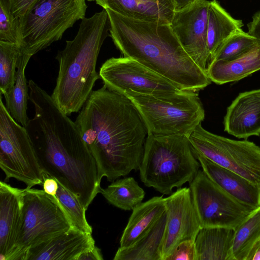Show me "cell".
I'll return each mask as SVG.
<instances>
[{"mask_svg":"<svg viewBox=\"0 0 260 260\" xmlns=\"http://www.w3.org/2000/svg\"><path fill=\"white\" fill-rule=\"evenodd\" d=\"M246 260H260V239L250 251Z\"/></svg>","mask_w":260,"mask_h":260,"instance_id":"obj_37","label":"cell"},{"mask_svg":"<svg viewBox=\"0 0 260 260\" xmlns=\"http://www.w3.org/2000/svg\"><path fill=\"white\" fill-rule=\"evenodd\" d=\"M43 188L47 194L55 197L58 188V181L43 171Z\"/></svg>","mask_w":260,"mask_h":260,"instance_id":"obj_34","label":"cell"},{"mask_svg":"<svg viewBox=\"0 0 260 260\" xmlns=\"http://www.w3.org/2000/svg\"><path fill=\"white\" fill-rule=\"evenodd\" d=\"M0 167L30 188L43 184V170L25 127L11 116L0 98Z\"/></svg>","mask_w":260,"mask_h":260,"instance_id":"obj_9","label":"cell"},{"mask_svg":"<svg viewBox=\"0 0 260 260\" xmlns=\"http://www.w3.org/2000/svg\"><path fill=\"white\" fill-rule=\"evenodd\" d=\"M28 87L35 115L25 127L43 170L76 195L87 210L102 189L96 161L75 122L32 80Z\"/></svg>","mask_w":260,"mask_h":260,"instance_id":"obj_1","label":"cell"},{"mask_svg":"<svg viewBox=\"0 0 260 260\" xmlns=\"http://www.w3.org/2000/svg\"><path fill=\"white\" fill-rule=\"evenodd\" d=\"M194 241L188 240L181 242L166 260H195Z\"/></svg>","mask_w":260,"mask_h":260,"instance_id":"obj_32","label":"cell"},{"mask_svg":"<svg viewBox=\"0 0 260 260\" xmlns=\"http://www.w3.org/2000/svg\"><path fill=\"white\" fill-rule=\"evenodd\" d=\"M198 0H174L175 12L181 10L195 3Z\"/></svg>","mask_w":260,"mask_h":260,"instance_id":"obj_38","label":"cell"},{"mask_svg":"<svg viewBox=\"0 0 260 260\" xmlns=\"http://www.w3.org/2000/svg\"><path fill=\"white\" fill-rule=\"evenodd\" d=\"M243 26L242 20L233 18L217 1H210L207 38L210 64L221 44L231 36L242 29Z\"/></svg>","mask_w":260,"mask_h":260,"instance_id":"obj_23","label":"cell"},{"mask_svg":"<svg viewBox=\"0 0 260 260\" xmlns=\"http://www.w3.org/2000/svg\"><path fill=\"white\" fill-rule=\"evenodd\" d=\"M109 28L108 15L104 9L85 17L74 39L67 41L64 48L56 56L59 70L51 96L67 115L80 111L95 82L101 79L96 64Z\"/></svg>","mask_w":260,"mask_h":260,"instance_id":"obj_4","label":"cell"},{"mask_svg":"<svg viewBox=\"0 0 260 260\" xmlns=\"http://www.w3.org/2000/svg\"><path fill=\"white\" fill-rule=\"evenodd\" d=\"M258 45L256 39L242 29L231 36L221 44L214 55L211 63L217 60L235 59Z\"/></svg>","mask_w":260,"mask_h":260,"instance_id":"obj_30","label":"cell"},{"mask_svg":"<svg viewBox=\"0 0 260 260\" xmlns=\"http://www.w3.org/2000/svg\"><path fill=\"white\" fill-rule=\"evenodd\" d=\"M248 33L256 39L260 46V10L252 16V21L247 24Z\"/></svg>","mask_w":260,"mask_h":260,"instance_id":"obj_35","label":"cell"},{"mask_svg":"<svg viewBox=\"0 0 260 260\" xmlns=\"http://www.w3.org/2000/svg\"><path fill=\"white\" fill-rule=\"evenodd\" d=\"M193 154L204 173L225 191L247 206L255 209L260 206V186L199 154Z\"/></svg>","mask_w":260,"mask_h":260,"instance_id":"obj_18","label":"cell"},{"mask_svg":"<svg viewBox=\"0 0 260 260\" xmlns=\"http://www.w3.org/2000/svg\"><path fill=\"white\" fill-rule=\"evenodd\" d=\"M260 239V206L235 229L232 252L233 260H246Z\"/></svg>","mask_w":260,"mask_h":260,"instance_id":"obj_27","label":"cell"},{"mask_svg":"<svg viewBox=\"0 0 260 260\" xmlns=\"http://www.w3.org/2000/svg\"><path fill=\"white\" fill-rule=\"evenodd\" d=\"M235 229L202 228L196 237L195 260H233Z\"/></svg>","mask_w":260,"mask_h":260,"instance_id":"obj_21","label":"cell"},{"mask_svg":"<svg viewBox=\"0 0 260 260\" xmlns=\"http://www.w3.org/2000/svg\"><path fill=\"white\" fill-rule=\"evenodd\" d=\"M75 122L101 179L112 182L139 169L148 133L127 96L104 85L92 91Z\"/></svg>","mask_w":260,"mask_h":260,"instance_id":"obj_2","label":"cell"},{"mask_svg":"<svg viewBox=\"0 0 260 260\" xmlns=\"http://www.w3.org/2000/svg\"><path fill=\"white\" fill-rule=\"evenodd\" d=\"M224 130L239 139L260 135V89L241 92L227 108Z\"/></svg>","mask_w":260,"mask_h":260,"instance_id":"obj_16","label":"cell"},{"mask_svg":"<svg viewBox=\"0 0 260 260\" xmlns=\"http://www.w3.org/2000/svg\"><path fill=\"white\" fill-rule=\"evenodd\" d=\"M86 0H38L21 19V47L31 56L61 39L85 18Z\"/></svg>","mask_w":260,"mask_h":260,"instance_id":"obj_7","label":"cell"},{"mask_svg":"<svg viewBox=\"0 0 260 260\" xmlns=\"http://www.w3.org/2000/svg\"><path fill=\"white\" fill-rule=\"evenodd\" d=\"M0 41L21 44L19 19L13 13L9 0H0Z\"/></svg>","mask_w":260,"mask_h":260,"instance_id":"obj_31","label":"cell"},{"mask_svg":"<svg viewBox=\"0 0 260 260\" xmlns=\"http://www.w3.org/2000/svg\"><path fill=\"white\" fill-rule=\"evenodd\" d=\"M14 16L22 18L38 0H9Z\"/></svg>","mask_w":260,"mask_h":260,"instance_id":"obj_33","label":"cell"},{"mask_svg":"<svg viewBox=\"0 0 260 260\" xmlns=\"http://www.w3.org/2000/svg\"><path fill=\"white\" fill-rule=\"evenodd\" d=\"M72 226L55 197L43 189H24L21 223L8 260H25L29 248Z\"/></svg>","mask_w":260,"mask_h":260,"instance_id":"obj_8","label":"cell"},{"mask_svg":"<svg viewBox=\"0 0 260 260\" xmlns=\"http://www.w3.org/2000/svg\"><path fill=\"white\" fill-rule=\"evenodd\" d=\"M124 95L138 110L148 135L188 137L205 118V111L197 92L181 90L158 95Z\"/></svg>","mask_w":260,"mask_h":260,"instance_id":"obj_6","label":"cell"},{"mask_svg":"<svg viewBox=\"0 0 260 260\" xmlns=\"http://www.w3.org/2000/svg\"><path fill=\"white\" fill-rule=\"evenodd\" d=\"M24 189L0 182V260H8L15 248L22 215Z\"/></svg>","mask_w":260,"mask_h":260,"instance_id":"obj_17","label":"cell"},{"mask_svg":"<svg viewBox=\"0 0 260 260\" xmlns=\"http://www.w3.org/2000/svg\"><path fill=\"white\" fill-rule=\"evenodd\" d=\"M166 222V212L152 228L126 248H118L114 260H161V247Z\"/></svg>","mask_w":260,"mask_h":260,"instance_id":"obj_24","label":"cell"},{"mask_svg":"<svg viewBox=\"0 0 260 260\" xmlns=\"http://www.w3.org/2000/svg\"><path fill=\"white\" fill-rule=\"evenodd\" d=\"M109 9L130 17L170 24L175 13L174 0H96Z\"/></svg>","mask_w":260,"mask_h":260,"instance_id":"obj_19","label":"cell"},{"mask_svg":"<svg viewBox=\"0 0 260 260\" xmlns=\"http://www.w3.org/2000/svg\"><path fill=\"white\" fill-rule=\"evenodd\" d=\"M193 204L202 228L235 229L256 209L240 202L202 170L189 183Z\"/></svg>","mask_w":260,"mask_h":260,"instance_id":"obj_11","label":"cell"},{"mask_svg":"<svg viewBox=\"0 0 260 260\" xmlns=\"http://www.w3.org/2000/svg\"><path fill=\"white\" fill-rule=\"evenodd\" d=\"M99 75L109 89L123 95H163L181 90L171 81L129 57H112L101 66Z\"/></svg>","mask_w":260,"mask_h":260,"instance_id":"obj_12","label":"cell"},{"mask_svg":"<svg viewBox=\"0 0 260 260\" xmlns=\"http://www.w3.org/2000/svg\"><path fill=\"white\" fill-rule=\"evenodd\" d=\"M188 137L148 135L140 177L144 184L162 194L192 181L200 170Z\"/></svg>","mask_w":260,"mask_h":260,"instance_id":"obj_5","label":"cell"},{"mask_svg":"<svg viewBox=\"0 0 260 260\" xmlns=\"http://www.w3.org/2000/svg\"><path fill=\"white\" fill-rule=\"evenodd\" d=\"M209 3L198 0L175 11L170 24L184 49L206 74L210 65L207 40Z\"/></svg>","mask_w":260,"mask_h":260,"instance_id":"obj_14","label":"cell"},{"mask_svg":"<svg viewBox=\"0 0 260 260\" xmlns=\"http://www.w3.org/2000/svg\"><path fill=\"white\" fill-rule=\"evenodd\" d=\"M166 212L165 198L154 197L133 210L119 242L120 248L135 244L148 232Z\"/></svg>","mask_w":260,"mask_h":260,"instance_id":"obj_20","label":"cell"},{"mask_svg":"<svg viewBox=\"0 0 260 260\" xmlns=\"http://www.w3.org/2000/svg\"><path fill=\"white\" fill-rule=\"evenodd\" d=\"M86 1L91 2V1H95L96 0H86Z\"/></svg>","mask_w":260,"mask_h":260,"instance_id":"obj_39","label":"cell"},{"mask_svg":"<svg viewBox=\"0 0 260 260\" xmlns=\"http://www.w3.org/2000/svg\"><path fill=\"white\" fill-rule=\"evenodd\" d=\"M95 246L91 234L72 226L29 248L25 260H77Z\"/></svg>","mask_w":260,"mask_h":260,"instance_id":"obj_15","label":"cell"},{"mask_svg":"<svg viewBox=\"0 0 260 260\" xmlns=\"http://www.w3.org/2000/svg\"><path fill=\"white\" fill-rule=\"evenodd\" d=\"M112 205L125 211L133 210L142 202L145 195L143 189L132 177L116 179L101 192Z\"/></svg>","mask_w":260,"mask_h":260,"instance_id":"obj_26","label":"cell"},{"mask_svg":"<svg viewBox=\"0 0 260 260\" xmlns=\"http://www.w3.org/2000/svg\"><path fill=\"white\" fill-rule=\"evenodd\" d=\"M165 229L161 247V260H166L182 241H195L202 228L189 187H179L165 198Z\"/></svg>","mask_w":260,"mask_h":260,"instance_id":"obj_13","label":"cell"},{"mask_svg":"<svg viewBox=\"0 0 260 260\" xmlns=\"http://www.w3.org/2000/svg\"><path fill=\"white\" fill-rule=\"evenodd\" d=\"M58 182V188L55 197L69 218L73 226L89 234H92L91 226L87 221L86 209L78 197Z\"/></svg>","mask_w":260,"mask_h":260,"instance_id":"obj_29","label":"cell"},{"mask_svg":"<svg viewBox=\"0 0 260 260\" xmlns=\"http://www.w3.org/2000/svg\"><path fill=\"white\" fill-rule=\"evenodd\" d=\"M260 70V46L232 60L213 61L207 74L217 84L239 81Z\"/></svg>","mask_w":260,"mask_h":260,"instance_id":"obj_22","label":"cell"},{"mask_svg":"<svg viewBox=\"0 0 260 260\" xmlns=\"http://www.w3.org/2000/svg\"><path fill=\"white\" fill-rule=\"evenodd\" d=\"M105 10L110 36L124 56L137 60L182 90L197 92L211 83L207 74L184 49L170 24Z\"/></svg>","mask_w":260,"mask_h":260,"instance_id":"obj_3","label":"cell"},{"mask_svg":"<svg viewBox=\"0 0 260 260\" xmlns=\"http://www.w3.org/2000/svg\"><path fill=\"white\" fill-rule=\"evenodd\" d=\"M188 138L193 153L260 186V147L254 143L213 134L204 129L201 123Z\"/></svg>","mask_w":260,"mask_h":260,"instance_id":"obj_10","label":"cell"},{"mask_svg":"<svg viewBox=\"0 0 260 260\" xmlns=\"http://www.w3.org/2000/svg\"><path fill=\"white\" fill-rule=\"evenodd\" d=\"M101 249L95 246L93 248L83 252L77 260H103Z\"/></svg>","mask_w":260,"mask_h":260,"instance_id":"obj_36","label":"cell"},{"mask_svg":"<svg viewBox=\"0 0 260 260\" xmlns=\"http://www.w3.org/2000/svg\"><path fill=\"white\" fill-rule=\"evenodd\" d=\"M22 51L20 45L0 41V92L5 95L13 88L16 80L17 62Z\"/></svg>","mask_w":260,"mask_h":260,"instance_id":"obj_28","label":"cell"},{"mask_svg":"<svg viewBox=\"0 0 260 260\" xmlns=\"http://www.w3.org/2000/svg\"><path fill=\"white\" fill-rule=\"evenodd\" d=\"M31 56L22 50L17 62L15 84L11 91L4 95L6 100L5 106L11 116L24 127L27 125L29 120L26 113L29 94L25 69Z\"/></svg>","mask_w":260,"mask_h":260,"instance_id":"obj_25","label":"cell"}]
</instances>
